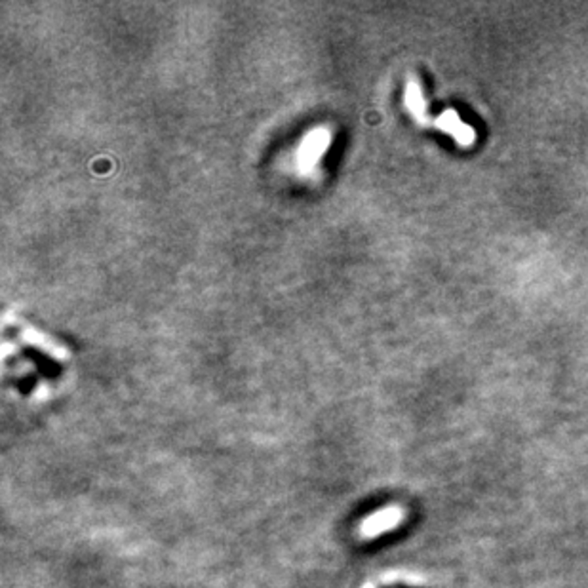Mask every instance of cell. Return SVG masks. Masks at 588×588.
<instances>
[{
	"instance_id": "277c9868",
	"label": "cell",
	"mask_w": 588,
	"mask_h": 588,
	"mask_svg": "<svg viewBox=\"0 0 588 588\" xmlns=\"http://www.w3.org/2000/svg\"><path fill=\"white\" fill-rule=\"evenodd\" d=\"M21 334H23V339L27 341V343H30V345L40 346L43 351L50 352V354H54V356H57V358L63 356V349H60V346L55 345L54 341H50L46 335L38 334L37 329L23 328V332H21Z\"/></svg>"
},
{
	"instance_id": "5b68a950",
	"label": "cell",
	"mask_w": 588,
	"mask_h": 588,
	"mask_svg": "<svg viewBox=\"0 0 588 588\" xmlns=\"http://www.w3.org/2000/svg\"><path fill=\"white\" fill-rule=\"evenodd\" d=\"M398 520H400V512H398V510H388V512H385V514L373 516V520L364 524V528L362 529H364V535H366V531H368V535H375V533H379V531H383V529L395 526Z\"/></svg>"
},
{
	"instance_id": "7a4b0ae2",
	"label": "cell",
	"mask_w": 588,
	"mask_h": 588,
	"mask_svg": "<svg viewBox=\"0 0 588 588\" xmlns=\"http://www.w3.org/2000/svg\"><path fill=\"white\" fill-rule=\"evenodd\" d=\"M434 126L438 130H442L446 134H449L455 140V143H459L461 147H473L474 141H476V132L474 128L467 126L465 122L461 120V116L457 115L455 111L448 109L446 113L438 116L434 120Z\"/></svg>"
},
{
	"instance_id": "3957f363",
	"label": "cell",
	"mask_w": 588,
	"mask_h": 588,
	"mask_svg": "<svg viewBox=\"0 0 588 588\" xmlns=\"http://www.w3.org/2000/svg\"><path fill=\"white\" fill-rule=\"evenodd\" d=\"M407 111L412 113V116L419 124H426L429 122V115H426V103H424L423 91L421 86L415 79H409L406 84V96H404Z\"/></svg>"
},
{
	"instance_id": "6da1fadb",
	"label": "cell",
	"mask_w": 588,
	"mask_h": 588,
	"mask_svg": "<svg viewBox=\"0 0 588 588\" xmlns=\"http://www.w3.org/2000/svg\"><path fill=\"white\" fill-rule=\"evenodd\" d=\"M329 145V132L326 128H316L312 130L303 143L298 149V168L301 171L315 170V166L318 164V160L322 158L324 151Z\"/></svg>"
}]
</instances>
